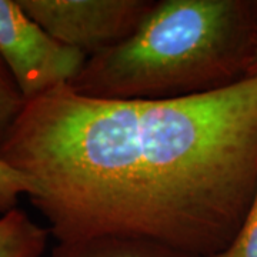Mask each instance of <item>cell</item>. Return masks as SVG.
Segmentation results:
<instances>
[{
	"label": "cell",
	"instance_id": "7",
	"mask_svg": "<svg viewBox=\"0 0 257 257\" xmlns=\"http://www.w3.org/2000/svg\"><path fill=\"white\" fill-rule=\"evenodd\" d=\"M26 100L13 80L8 67L0 59V142L22 113Z\"/></svg>",
	"mask_w": 257,
	"mask_h": 257
},
{
	"label": "cell",
	"instance_id": "10",
	"mask_svg": "<svg viewBox=\"0 0 257 257\" xmlns=\"http://www.w3.org/2000/svg\"><path fill=\"white\" fill-rule=\"evenodd\" d=\"M257 76V62L254 64V67H253V72H251V77H256Z\"/></svg>",
	"mask_w": 257,
	"mask_h": 257
},
{
	"label": "cell",
	"instance_id": "5",
	"mask_svg": "<svg viewBox=\"0 0 257 257\" xmlns=\"http://www.w3.org/2000/svg\"><path fill=\"white\" fill-rule=\"evenodd\" d=\"M50 257H193L155 241L121 236H100L59 243Z\"/></svg>",
	"mask_w": 257,
	"mask_h": 257
},
{
	"label": "cell",
	"instance_id": "6",
	"mask_svg": "<svg viewBox=\"0 0 257 257\" xmlns=\"http://www.w3.org/2000/svg\"><path fill=\"white\" fill-rule=\"evenodd\" d=\"M49 234L26 211L13 209L0 216V257H40Z\"/></svg>",
	"mask_w": 257,
	"mask_h": 257
},
{
	"label": "cell",
	"instance_id": "3",
	"mask_svg": "<svg viewBox=\"0 0 257 257\" xmlns=\"http://www.w3.org/2000/svg\"><path fill=\"white\" fill-rule=\"evenodd\" d=\"M0 59L26 101L69 86L89 60L50 36L18 0H0Z\"/></svg>",
	"mask_w": 257,
	"mask_h": 257
},
{
	"label": "cell",
	"instance_id": "1",
	"mask_svg": "<svg viewBox=\"0 0 257 257\" xmlns=\"http://www.w3.org/2000/svg\"><path fill=\"white\" fill-rule=\"evenodd\" d=\"M0 159L33 183L59 243L121 236L213 257L257 192V76L166 100L59 87L26 101Z\"/></svg>",
	"mask_w": 257,
	"mask_h": 257
},
{
	"label": "cell",
	"instance_id": "8",
	"mask_svg": "<svg viewBox=\"0 0 257 257\" xmlns=\"http://www.w3.org/2000/svg\"><path fill=\"white\" fill-rule=\"evenodd\" d=\"M33 193L35 186L28 177L0 159V216L16 209L22 194L32 196Z\"/></svg>",
	"mask_w": 257,
	"mask_h": 257
},
{
	"label": "cell",
	"instance_id": "2",
	"mask_svg": "<svg viewBox=\"0 0 257 257\" xmlns=\"http://www.w3.org/2000/svg\"><path fill=\"white\" fill-rule=\"evenodd\" d=\"M257 2L159 0L138 30L93 56L69 84L104 100H166L217 92L251 77Z\"/></svg>",
	"mask_w": 257,
	"mask_h": 257
},
{
	"label": "cell",
	"instance_id": "9",
	"mask_svg": "<svg viewBox=\"0 0 257 257\" xmlns=\"http://www.w3.org/2000/svg\"><path fill=\"white\" fill-rule=\"evenodd\" d=\"M213 257H257V192L234 239Z\"/></svg>",
	"mask_w": 257,
	"mask_h": 257
},
{
	"label": "cell",
	"instance_id": "4",
	"mask_svg": "<svg viewBox=\"0 0 257 257\" xmlns=\"http://www.w3.org/2000/svg\"><path fill=\"white\" fill-rule=\"evenodd\" d=\"M50 36L89 59L132 36L155 0H18Z\"/></svg>",
	"mask_w": 257,
	"mask_h": 257
}]
</instances>
